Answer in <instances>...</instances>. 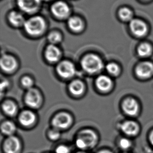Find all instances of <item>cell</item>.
I'll return each instance as SVG.
<instances>
[{"mask_svg":"<svg viewBox=\"0 0 153 153\" xmlns=\"http://www.w3.org/2000/svg\"><path fill=\"white\" fill-rule=\"evenodd\" d=\"M81 65L83 69L89 74L98 73L103 67L102 59L94 54L85 56L81 62Z\"/></svg>","mask_w":153,"mask_h":153,"instance_id":"6da1fadb","label":"cell"},{"mask_svg":"<svg viewBox=\"0 0 153 153\" xmlns=\"http://www.w3.org/2000/svg\"><path fill=\"white\" fill-rule=\"evenodd\" d=\"M97 142V135L93 130L86 129L79 133L76 140L77 147L85 149L93 147Z\"/></svg>","mask_w":153,"mask_h":153,"instance_id":"7a4b0ae2","label":"cell"},{"mask_svg":"<svg viewBox=\"0 0 153 153\" xmlns=\"http://www.w3.org/2000/svg\"><path fill=\"white\" fill-rule=\"evenodd\" d=\"M24 28L28 34L36 36L42 34L46 27L44 19L40 16H35L25 21Z\"/></svg>","mask_w":153,"mask_h":153,"instance_id":"3957f363","label":"cell"},{"mask_svg":"<svg viewBox=\"0 0 153 153\" xmlns=\"http://www.w3.org/2000/svg\"><path fill=\"white\" fill-rule=\"evenodd\" d=\"M56 70L58 74L64 78H70L75 74V68L72 62L65 60L58 64Z\"/></svg>","mask_w":153,"mask_h":153,"instance_id":"277c9868","label":"cell"},{"mask_svg":"<svg viewBox=\"0 0 153 153\" xmlns=\"http://www.w3.org/2000/svg\"><path fill=\"white\" fill-rule=\"evenodd\" d=\"M72 118L70 114L65 112H61L57 114L52 120V124L57 129L66 128L70 125Z\"/></svg>","mask_w":153,"mask_h":153,"instance_id":"5b68a950","label":"cell"},{"mask_svg":"<svg viewBox=\"0 0 153 153\" xmlns=\"http://www.w3.org/2000/svg\"><path fill=\"white\" fill-rule=\"evenodd\" d=\"M40 0H18L17 4L21 10L27 13H33L37 10Z\"/></svg>","mask_w":153,"mask_h":153,"instance_id":"8992f818","label":"cell"},{"mask_svg":"<svg viewBox=\"0 0 153 153\" xmlns=\"http://www.w3.org/2000/svg\"><path fill=\"white\" fill-rule=\"evenodd\" d=\"M130 27L132 33L137 36H143L147 33V25L141 20L133 19L130 22Z\"/></svg>","mask_w":153,"mask_h":153,"instance_id":"52a82bcc","label":"cell"},{"mask_svg":"<svg viewBox=\"0 0 153 153\" xmlns=\"http://www.w3.org/2000/svg\"><path fill=\"white\" fill-rule=\"evenodd\" d=\"M51 11L54 16L60 19H63L68 16L70 8L65 2L59 1L52 5Z\"/></svg>","mask_w":153,"mask_h":153,"instance_id":"ba28073f","label":"cell"},{"mask_svg":"<svg viewBox=\"0 0 153 153\" xmlns=\"http://www.w3.org/2000/svg\"><path fill=\"white\" fill-rule=\"evenodd\" d=\"M25 101L27 106L30 107L37 108L40 104L41 97L37 90L31 88L26 94Z\"/></svg>","mask_w":153,"mask_h":153,"instance_id":"9c48e42d","label":"cell"},{"mask_svg":"<svg viewBox=\"0 0 153 153\" xmlns=\"http://www.w3.org/2000/svg\"><path fill=\"white\" fill-rule=\"evenodd\" d=\"M20 147V142L16 137L10 136L4 142V150L6 153H17Z\"/></svg>","mask_w":153,"mask_h":153,"instance_id":"30bf717a","label":"cell"},{"mask_svg":"<svg viewBox=\"0 0 153 153\" xmlns=\"http://www.w3.org/2000/svg\"><path fill=\"white\" fill-rule=\"evenodd\" d=\"M137 76L142 78H147L153 74V64L150 62H144L137 66L136 69Z\"/></svg>","mask_w":153,"mask_h":153,"instance_id":"8fae6325","label":"cell"},{"mask_svg":"<svg viewBox=\"0 0 153 153\" xmlns=\"http://www.w3.org/2000/svg\"><path fill=\"white\" fill-rule=\"evenodd\" d=\"M122 106L125 113L128 116H135L138 112L139 105L137 102L132 98H128L125 100Z\"/></svg>","mask_w":153,"mask_h":153,"instance_id":"7c38bea8","label":"cell"},{"mask_svg":"<svg viewBox=\"0 0 153 153\" xmlns=\"http://www.w3.org/2000/svg\"><path fill=\"white\" fill-rule=\"evenodd\" d=\"M1 66L3 70L10 73L16 68V61L12 56L4 55L1 59Z\"/></svg>","mask_w":153,"mask_h":153,"instance_id":"4fadbf2b","label":"cell"},{"mask_svg":"<svg viewBox=\"0 0 153 153\" xmlns=\"http://www.w3.org/2000/svg\"><path fill=\"white\" fill-rule=\"evenodd\" d=\"M121 128L124 133L129 136H134L137 135L139 130L138 125L133 121L124 122L121 125Z\"/></svg>","mask_w":153,"mask_h":153,"instance_id":"5bb4252c","label":"cell"},{"mask_svg":"<svg viewBox=\"0 0 153 153\" xmlns=\"http://www.w3.org/2000/svg\"><path fill=\"white\" fill-rule=\"evenodd\" d=\"M45 55L46 58L49 62H56L60 58V50L56 46L50 45L47 47Z\"/></svg>","mask_w":153,"mask_h":153,"instance_id":"9a60e30c","label":"cell"},{"mask_svg":"<svg viewBox=\"0 0 153 153\" xmlns=\"http://www.w3.org/2000/svg\"><path fill=\"white\" fill-rule=\"evenodd\" d=\"M96 84L98 89L102 91L109 90L112 87V81L108 76L104 75L100 76L96 81Z\"/></svg>","mask_w":153,"mask_h":153,"instance_id":"2e32d148","label":"cell"},{"mask_svg":"<svg viewBox=\"0 0 153 153\" xmlns=\"http://www.w3.org/2000/svg\"><path fill=\"white\" fill-rule=\"evenodd\" d=\"M35 120V114L30 111H25L22 112L19 118L20 123L25 126H28L33 124Z\"/></svg>","mask_w":153,"mask_h":153,"instance_id":"e0dca14e","label":"cell"},{"mask_svg":"<svg viewBox=\"0 0 153 153\" xmlns=\"http://www.w3.org/2000/svg\"><path fill=\"white\" fill-rule=\"evenodd\" d=\"M8 20L10 23L15 26H19L22 25H24L25 23V19L23 15L17 12H12L10 13Z\"/></svg>","mask_w":153,"mask_h":153,"instance_id":"ac0fdd59","label":"cell"},{"mask_svg":"<svg viewBox=\"0 0 153 153\" xmlns=\"http://www.w3.org/2000/svg\"><path fill=\"white\" fill-rule=\"evenodd\" d=\"M71 92L74 95H81L84 91V85L79 80H74L69 86Z\"/></svg>","mask_w":153,"mask_h":153,"instance_id":"d6986e66","label":"cell"},{"mask_svg":"<svg viewBox=\"0 0 153 153\" xmlns=\"http://www.w3.org/2000/svg\"><path fill=\"white\" fill-rule=\"evenodd\" d=\"M68 25L70 28L74 32L80 31L83 27L82 21L76 17H71L68 19Z\"/></svg>","mask_w":153,"mask_h":153,"instance_id":"ffe728a7","label":"cell"},{"mask_svg":"<svg viewBox=\"0 0 153 153\" xmlns=\"http://www.w3.org/2000/svg\"><path fill=\"white\" fill-rule=\"evenodd\" d=\"M152 47L149 43H144L141 44L137 48V53L141 57H148L151 54Z\"/></svg>","mask_w":153,"mask_h":153,"instance_id":"44dd1931","label":"cell"},{"mask_svg":"<svg viewBox=\"0 0 153 153\" xmlns=\"http://www.w3.org/2000/svg\"><path fill=\"white\" fill-rule=\"evenodd\" d=\"M1 130L4 134L11 135L16 130V126L13 122L5 121L2 124Z\"/></svg>","mask_w":153,"mask_h":153,"instance_id":"7402d4cb","label":"cell"},{"mask_svg":"<svg viewBox=\"0 0 153 153\" xmlns=\"http://www.w3.org/2000/svg\"><path fill=\"white\" fill-rule=\"evenodd\" d=\"M3 109L6 114L13 116L16 113L17 106L13 102L6 101L3 104Z\"/></svg>","mask_w":153,"mask_h":153,"instance_id":"603a6c76","label":"cell"},{"mask_svg":"<svg viewBox=\"0 0 153 153\" xmlns=\"http://www.w3.org/2000/svg\"><path fill=\"white\" fill-rule=\"evenodd\" d=\"M119 15L120 18L126 21H132V12L128 8H123L120 9L119 12Z\"/></svg>","mask_w":153,"mask_h":153,"instance_id":"cb8c5ba5","label":"cell"},{"mask_svg":"<svg viewBox=\"0 0 153 153\" xmlns=\"http://www.w3.org/2000/svg\"><path fill=\"white\" fill-rule=\"evenodd\" d=\"M106 69L108 72L111 75H117L119 71V66L114 63H110L108 64L106 66Z\"/></svg>","mask_w":153,"mask_h":153,"instance_id":"d4e9b609","label":"cell"},{"mask_svg":"<svg viewBox=\"0 0 153 153\" xmlns=\"http://www.w3.org/2000/svg\"><path fill=\"white\" fill-rule=\"evenodd\" d=\"M48 39L52 44L58 43L61 40V36L58 32H52L49 34Z\"/></svg>","mask_w":153,"mask_h":153,"instance_id":"484cf974","label":"cell"},{"mask_svg":"<svg viewBox=\"0 0 153 153\" xmlns=\"http://www.w3.org/2000/svg\"><path fill=\"white\" fill-rule=\"evenodd\" d=\"M22 84L27 89H31L33 85V81L28 76H25L22 79Z\"/></svg>","mask_w":153,"mask_h":153,"instance_id":"4316f807","label":"cell"},{"mask_svg":"<svg viewBox=\"0 0 153 153\" xmlns=\"http://www.w3.org/2000/svg\"><path fill=\"white\" fill-rule=\"evenodd\" d=\"M49 136L52 140H56L60 137V132L57 128H53L49 131Z\"/></svg>","mask_w":153,"mask_h":153,"instance_id":"83f0119b","label":"cell"},{"mask_svg":"<svg viewBox=\"0 0 153 153\" xmlns=\"http://www.w3.org/2000/svg\"><path fill=\"white\" fill-rule=\"evenodd\" d=\"M119 145L122 149H127L130 148L131 146V142L130 140L127 139H122L120 141Z\"/></svg>","mask_w":153,"mask_h":153,"instance_id":"f1b7e54d","label":"cell"},{"mask_svg":"<svg viewBox=\"0 0 153 153\" xmlns=\"http://www.w3.org/2000/svg\"><path fill=\"white\" fill-rule=\"evenodd\" d=\"M56 153H70V150L68 147L65 145H60L56 150Z\"/></svg>","mask_w":153,"mask_h":153,"instance_id":"f546056e","label":"cell"},{"mask_svg":"<svg viewBox=\"0 0 153 153\" xmlns=\"http://www.w3.org/2000/svg\"><path fill=\"white\" fill-rule=\"evenodd\" d=\"M9 85V82L7 81L4 80L1 82V91H3L4 90L6 89L7 87H8Z\"/></svg>","mask_w":153,"mask_h":153,"instance_id":"4dcf8cb0","label":"cell"},{"mask_svg":"<svg viewBox=\"0 0 153 153\" xmlns=\"http://www.w3.org/2000/svg\"><path fill=\"white\" fill-rule=\"evenodd\" d=\"M150 140H151V142L153 146V131L152 132V133L151 136H150Z\"/></svg>","mask_w":153,"mask_h":153,"instance_id":"1f68e13d","label":"cell"},{"mask_svg":"<svg viewBox=\"0 0 153 153\" xmlns=\"http://www.w3.org/2000/svg\"><path fill=\"white\" fill-rule=\"evenodd\" d=\"M98 153H112L111 152L107 151V150H103V151H102Z\"/></svg>","mask_w":153,"mask_h":153,"instance_id":"d6a6232c","label":"cell"},{"mask_svg":"<svg viewBox=\"0 0 153 153\" xmlns=\"http://www.w3.org/2000/svg\"><path fill=\"white\" fill-rule=\"evenodd\" d=\"M85 153V152H78V153Z\"/></svg>","mask_w":153,"mask_h":153,"instance_id":"836d02e7","label":"cell"},{"mask_svg":"<svg viewBox=\"0 0 153 153\" xmlns=\"http://www.w3.org/2000/svg\"><path fill=\"white\" fill-rule=\"evenodd\" d=\"M40 1H49V0H40Z\"/></svg>","mask_w":153,"mask_h":153,"instance_id":"e575fe53","label":"cell"}]
</instances>
